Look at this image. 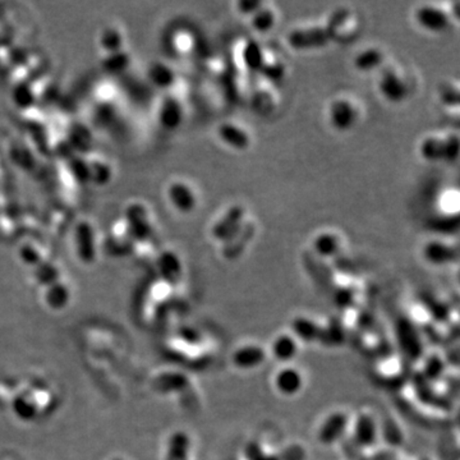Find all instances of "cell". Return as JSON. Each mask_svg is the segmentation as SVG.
<instances>
[{
  "mask_svg": "<svg viewBox=\"0 0 460 460\" xmlns=\"http://www.w3.org/2000/svg\"><path fill=\"white\" fill-rule=\"evenodd\" d=\"M459 137L456 133H447L445 136L431 133L422 138L418 145V154L423 162H455L459 156Z\"/></svg>",
  "mask_w": 460,
  "mask_h": 460,
  "instance_id": "1",
  "label": "cell"
},
{
  "mask_svg": "<svg viewBox=\"0 0 460 460\" xmlns=\"http://www.w3.org/2000/svg\"><path fill=\"white\" fill-rule=\"evenodd\" d=\"M459 4H456L455 9H447L444 6L434 4V3H425L415 8L413 12V20L417 26L422 31L434 35H441L447 33V30L453 25V21L458 22Z\"/></svg>",
  "mask_w": 460,
  "mask_h": 460,
  "instance_id": "2",
  "label": "cell"
},
{
  "mask_svg": "<svg viewBox=\"0 0 460 460\" xmlns=\"http://www.w3.org/2000/svg\"><path fill=\"white\" fill-rule=\"evenodd\" d=\"M377 92L388 104H402L410 95V84L396 65L385 64L377 72Z\"/></svg>",
  "mask_w": 460,
  "mask_h": 460,
  "instance_id": "3",
  "label": "cell"
},
{
  "mask_svg": "<svg viewBox=\"0 0 460 460\" xmlns=\"http://www.w3.org/2000/svg\"><path fill=\"white\" fill-rule=\"evenodd\" d=\"M326 118L332 130L339 133H347L359 122V105L348 96H337L327 105Z\"/></svg>",
  "mask_w": 460,
  "mask_h": 460,
  "instance_id": "4",
  "label": "cell"
},
{
  "mask_svg": "<svg viewBox=\"0 0 460 460\" xmlns=\"http://www.w3.org/2000/svg\"><path fill=\"white\" fill-rule=\"evenodd\" d=\"M246 220V208L240 205H233L227 208L220 218L215 221L210 234L215 240L228 245L243 233Z\"/></svg>",
  "mask_w": 460,
  "mask_h": 460,
  "instance_id": "5",
  "label": "cell"
},
{
  "mask_svg": "<svg viewBox=\"0 0 460 460\" xmlns=\"http://www.w3.org/2000/svg\"><path fill=\"white\" fill-rule=\"evenodd\" d=\"M288 44L297 52H311L324 49L332 41L326 25L297 27L288 35Z\"/></svg>",
  "mask_w": 460,
  "mask_h": 460,
  "instance_id": "6",
  "label": "cell"
},
{
  "mask_svg": "<svg viewBox=\"0 0 460 460\" xmlns=\"http://www.w3.org/2000/svg\"><path fill=\"white\" fill-rule=\"evenodd\" d=\"M165 197L169 206L183 215L192 214L198 206V193L195 186L186 179L176 178L168 183Z\"/></svg>",
  "mask_w": 460,
  "mask_h": 460,
  "instance_id": "7",
  "label": "cell"
},
{
  "mask_svg": "<svg viewBox=\"0 0 460 460\" xmlns=\"http://www.w3.org/2000/svg\"><path fill=\"white\" fill-rule=\"evenodd\" d=\"M216 136L225 147L235 152H245L252 145L251 132L238 122H223L216 128Z\"/></svg>",
  "mask_w": 460,
  "mask_h": 460,
  "instance_id": "8",
  "label": "cell"
},
{
  "mask_svg": "<svg viewBox=\"0 0 460 460\" xmlns=\"http://www.w3.org/2000/svg\"><path fill=\"white\" fill-rule=\"evenodd\" d=\"M352 439L359 450H370L378 442V425L374 415L363 412L357 415L352 426Z\"/></svg>",
  "mask_w": 460,
  "mask_h": 460,
  "instance_id": "9",
  "label": "cell"
},
{
  "mask_svg": "<svg viewBox=\"0 0 460 460\" xmlns=\"http://www.w3.org/2000/svg\"><path fill=\"white\" fill-rule=\"evenodd\" d=\"M350 427L349 415L344 412H332L325 418L318 430V439L325 447L335 445Z\"/></svg>",
  "mask_w": 460,
  "mask_h": 460,
  "instance_id": "10",
  "label": "cell"
},
{
  "mask_svg": "<svg viewBox=\"0 0 460 460\" xmlns=\"http://www.w3.org/2000/svg\"><path fill=\"white\" fill-rule=\"evenodd\" d=\"M422 257L428 265H451L458 259V249L450 242L444 240H427L422 247Z\"/></svg>",
  "mask_w": 460,
  "mask_h": 460,
  "instance_id": "11",
  "label": "cell"
},
{
  "mask_svg": "<svg viewBox=\"0 0 460 460\" xmlns=\"http://www.w3.org/2000/svg\"><path fill=\"white\" fill-rule=\"evenodd\" d=\"M274 385L280 396L292 398L298 396L302 391L305 386V378L298 369L293 367L291 364H286L276 372L274 377Z\"/></svg>",
  "mask_w": 460,
  "mask_h": 460,
  "instance_id": "12",
  "label": "cell"
},
{
  "mask_svg": "<svg viewBox=\"0 0 460 460\" xmlns=\"http://www.w3.org/2000/svg\"><path fill=\"white\" fill-rule=\"evenodd\" d=\"M230 361L238 370H254L265 362L266 350L257 344H246L234 349Z\"/></svg>",
  "mask_w": 460,
  "mask_h": 460,
  "instance_id": "13",
  "label": "cell"
},
{
  "mask_svg": "<svg viewBox=\"0 0 460 460\" xmlns=\"http://www.w3.org/2000/svg\"><path fill=\"white\" fill-rule=\"evenodd\" d=\"M312 249L321 259L337 257L343 249V238L334 230H321L312 240Z\"/></svg>",
  "mask_w": 460,
  "mask_h": 460,
  "instance_id": "14",
  "label": "cell"
},
{
  "mask_svg": "<svg viewBox=\"0 0 460 460\" xmlns=\"http://www.w3.org/2000/svg\"><path fill=\"white\" fill-rule=\"evenodd\" d=\"M240 59L248 73L259 74L267 60V54L256 40H247L240 49Z\"/></svg>",
  "mask_w": 460,
  "mask_h": 460,
  "instance_id": "15",
  "label": "cell"
},
{
  "mask_svg": "<svg viewBox=\"0 0 460 460\" xmlns=\"http://www.w3.org/2000/svg\"><path fill=\"white\" fill-rule=\"evenodd\" d=\"M270 353L278 362L291 364L293 359L298 356L299 342L292 334H279L271 342Z\"/></svg>",
  "mask_w": 460,
  "mask_h": 460,
  "instance_id": "16",
  "label": "cell"
},
{
  "mask_svg": "<svg viewBox=\"0 0 460 460\" xmlns=\"http://www.w3.org/2000/svg\"><path fill=\"white\" fill-rule=\"evenodd\" d=\"M385 64V54L377 46H367L353 58V65L359 73H377Z\"/></svg>",
  "mask_w": 460,
  "mask_h": 460,
  "instance_id": "17",
  "label": "cell"
},
{
  "mask_svg": "<svg viewBox=\"0 0 460 460\" xmlns=\"http://www.w3.org/2000/svg\"><path fill=\"white\" fill-rule=\"evenodd\" d=\"M321 326L310 318L298 316L292 321V334L298 342L315 343L322 337Z\"/></svg>",
  "mask_w": 460,
  "mask_h": 460,
  "instance_id": "18",
  "label": "cell"
},
{
  "mask_svg": "<svg viewBox=\"0 0 460 460\" xmlns=\"http://www.w3.org/2000/svg\"><path fill=\"white\" fill-rule=\"evenodd\" d=\"M248 20H249V26L254 33L266 35L271 33L278 25V12L271 6L264 3V6Z\"/></svg>",
  "mask_w": 460,
  "mask_h": 460,
  "instance_id": "19",
  "label": "cell"
},
{
  "mask_svg": "<svg viewBox=\"0 0 460 460\" xmlns=\"http://www.w3.org/2000/svg\"><path fill=\"white\" fill-rule=\"evenodd\" d=\"M183 119V109L179 101L176 100H169L167 104L162 106V122L168 128H176L181 123Z\"/></svg>",
  "mask_w": 460,
  "mask_h": 460,
  "instance_id": "20",
  "label": "cell"
},
{
  "mask_svg": "<svg viewBox=\"0 0 460 460\" xmlns=\"http://www.w3.org/2000/svg\"><path fill=\"white\" fill-rule=\"evenodd\" d=\"M440 101L447 108H456L459 106V87L458 84H447L441 86Z\"/></svg>",
  "mask_w": 460,
  "mask_h": 460,
  "instance_id": "21",
  "label": "cell"
},
{
  "mask_svg": "<svg viewBox=\"0 0 460 460\" xmlns=\"http://www.w3.org/2000/svg\"><path fill=\"white\" fill-rule=\"evenodd\" d=\"M445 372V363L442 362L441 357L431 356L426 361L425 364V376L430 381H434L442 376V374Z\"/></svg>",
  "mask_w": 460,
  "mask_h": 460,
  "instance_id": "22",
  "label": "cell"
},
{
  "mask_svg": "<svg viewBox=\"0 0 460 460\" xmlns=\"http://www.w3.org/2000/svg\"><path fill=\"white\" fill-rule=\"evenodd\" d=\"M264 6L261 0H240L235 4V12L242 16L243 18H251L253 14Z\"/></svg>",
  "mask_w": 460,
  "mask_h": 460,
  "instance_id": "23",
  "label": "cell"
},
{
  "mask_svg": "<svg viewBox=\"0 0 460 460\" xmlns=\"http://www.w3.org/2000/svg\"><path fill=\"white\" fill-rule=\"evenodd\" d=\"M256 450L257 451H253L252 455H251V460H280L275 455L262 453V450L259 447H256Z\"/></svg>",
  "mask_w": 460,
  "mask_h": 460,
  "instance_id": "24",
  "label": "cell"
}]
</instances>
